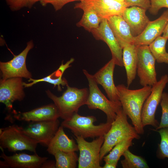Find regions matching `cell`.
Masks as SVG:
<instances>
[{
	"instance_id": "12",
	"label": "cell",
	"mask_w": 168,
	"mask_h": 168,
	"mask_svg": "<svg viewBox=\"0 0 168 168\" xmlns=\"http://www.w3.org/2000/svg\"><path fill=\"white\" fill-rule=\"evenodd\" d=\"M88 8L95 11L102 19L114 15L122 16L127 7L124 2L115 0H82L76 3L75 9Z\"/></svg>"
},
{
	"instance_id": "26",
	"label": "cell",
	"mask_w": 168,
	"mask_h": 168,
	"mask_svg": "<svg viewBox=\"0 0 168 168\" xmlns=\"http://www.w3.org/2000/svg\"><path fill=\"white\" fill-rule=\"evenodd\" d=\"M133 138L125 139L116 144L110 152L109 153L104 157L103 160L105 162L113 163L117 165L118 162L125 151L133 145Z\"/></svg>"
},
{
	"instance_id": "39",
	"label": "cell",
	"mask_w": 168,
	"mask_h": 168,
	"mask_svg": "<svg viewBox=\"0 0 168 168\" xmlns=\"http://www.w3.org/2000/svg\"><path fill=\"white\" fill-rule=\"evenodd\" d=\"M115 1H117L121 2H124V0H115Z\"/></svg>"
},
{
	"instance_id": "19",
	"label": "cell",
	"mask_w": 168,
	"mask_h": 168,
	"mask_svg": "<svg viewBox=\"0 0 168 168\" xmlns=\"http://www.w3.org/2000/svg\"><path fill=\"white\" fill-rule=\"evenodd\" d=\"M14 114L13 117L17 120L31 122L54 120L60 117L58 109L54 104L44 105L30 111L16 112Z\"/></svg>"
},
{
	"instance_id": "4",
	"label": "cell",
	"mask_w": 168,
	"mask_h": 168,
	"mask_svg": "<svg viewBox=\"0 0 168 168\" xmlns=\"http://www.w3.org/2000/svg\"><path fill=\"white\" fill-rule=\"evenodd\" d=\"M93 116H82L75 113L61 123V126L70 130L75 136L84 138H94L104 136L110 129L112 123L107 122L98 125L94 123L96 121Z\"/></svg>"
},
{
	"instance_id": "6",
	"label": "cell",
	"mask_w": 168,
	"mask_h": 168,
	"mask_svg": "<svg viewBox=\"0 0 168 168\" xmlns=\"http://www.w3.org/2000/svg\"><path fill=\"white\" fill-rule=\"evenodd\" d=\"M38 143L25 134L23 128L13 125L0 129V147L11 152L27 150L36 153Z\"/></svg>"
},
{
	"instance_id": "40",
	"label": "cell",
	"mask_w": 168,
	"mask_h": 168,
	"mask_svg": "<svg viewBox=\"0 0 168 168\" xmlns=\"http://www.w3.org/2000/svg\"></svg>"
},
{
	"instance_id": "24",
	"label": "cell",
	"mask_w": 168,
	"mask_h": 168,
	"mask_svg": "<svg viewBox=\"0 0 168 168\" xmlns=\"http://www.w3.org/2000/svg\"><path fill=\"white\" fill-rule=\"evenodd\" d=\"M81 9L83 11V13L81 20L77 23V26L82 27L91 32L97 29L103 19L92 9L86 7H82Z\"/></svg>"
},
{
	"instance_id": "16",
	"label": "cell",
	"mask_w": 168,
	"mask_h": 168,
	"mask_svg": "<svg viewBox=\"0 0 168 168\" xmlns=\"http://www.w3.org/2000/svg\"><path fill=\"white\" fill-rule=\"evenodd\" d=\"M115 65L112 58L93 75L97 84L103 87L109 99L117 102L120 101L118 91L114 84L113 78Z\"/></svg>"
},
{
	"instance_id": "11",
	"label": "cell",
	"mask_w": 168,
	"mask_h": 168,
	"mask_svg": "<svg viewBox=\"0 0 168 168\" xmlns=\"http://www.w3.org/2000/svg\"><path fill=\"white\" fill-rule=\"evenodd\" d=\"M60 124L58 119L32 122L26 128L24 133L38 143L48 146L57 131Z\"/></svg>"
},
{
	"instance_id": "5",
	"label": "cell",
	"mask_w": 168,
	"mask_h": 168,
	"mask_svg": "<svg viewBox=\"0 0 168 168\" xmlns=\"http://www.w3.org/2000/svg\"><path fill=\"white\" fill-rule=\"evenodd\" d=\"M83 72L89 86V95L86 105L90 109H99L102 111L106 116V121L112 123L117 113L122 107L120 102L113 101L107 99L99 88L93 75L85 69L83 70Z\"/></svg>"
},
{
	"instance_id": "7",
	"label": "cell",
	"mask_w": 168,
	"mask_h": 168,
	"mask_svg": "<svg viewBox=\"0 0 168 168\" xmlns=\"http://www.w3.org/2000/svg\"><path fill=\"white\" fill-rule=\"evenodd\" d=\"M80 154L79 168H102L100 164V153L104 141V136L89 142L81 136H75Z\"/></svg>"
},
{
	"instance_id": "38",
	"label": "cell",
	"mask_w": 168,
	"mask_h": 168,
	"mask_svg": "<svg viewBox=\"0 0 168 168\" xmlns=\"http://www.w3.org/2000/svg\"><path fill=\"white\" fill-rule=\"evenodd\" d=\"M162 36L168 39V21L163 32Z\"/></svg>"
},
{
	"instance_id": "9",
	"label": "cell",
	"mask_w": 168,
	"mask_h": 168,
	"mask_svg": "<svg viewBox=\"0 0 168 168\" xmlns=\"http://www.w3.org/2000/svg\"><path fill=\"white\" fill-rule=\"evenodd\" d=\"M137 73L140 85L152 86L157 82L155 68V59L148 45L137 46Z\"/></svg>"
},
{
	"instance_id": "8",
	"label": "cell",
	"mask_w": 168,
	"mask_h": 168,
	"mask_svg": "<svg viewBox=\"0 0 168 168\" xmlns=\"http://www.w3.org/2000/svg\"><path fill=\"white\" fill-rule=\"evenodd\" d=\"M168 82V75L166 74L152 86L151 92L146 100L142 111L141 120L144 127L151 125L156 128L158 127L159 124L155 119V113Z\"/></svg>"
},
{
	"instance_id": "21",
	"label": "cell",
	"mask_w": 168,
	"mask_h": 168,
	"mask_svg": "<svg viewBox=\"0 0 168 168\" xmlns=\"http://www.w3.org/2000/svg\"><path fill=\"white\" fill-rule=\"evenodd\" d=\"M63 127L59 126L56 133L47 146V151L50 154L54 155L58 151L66 152L77 151V144L72 138L70 139L65 134Z\"/></svg>"
},
{
	"instance_id": "30",
	"label": "cell",
	"mask_w": 168,
	"mask_h": 168,
	"mask_svg": "<svg viewBox=\"0 0 168 168\" xmlns=\"http://www.w3.org/2000/svg\"><path fill=\"white\" fill-rule=\"evenodd\" d=\"M160 104L161 108L162 114L160 122L156 130L168 128V93H163Z\"/></svg>"
},
{
	"instance_id": "18",
	"label": "cell",
	"mask_w": 168,
	"mask_h": 168,
	"mask_svg": "<svg viewBox=\"0 0 168 168\" xmlns=\"http://www.w3.org/2000/svg\"><path fill=\"white\" fill-rule=\"evenodd\" d=\"M146 10L141 7L134 6L126 7L122 14L134 37L141 34L150 21L146 15Z\"/></svg>"
},
{
	"instance_id": "17",
	"label": "cell",
	"mask_w": 168,
	"mask_h": 168,
	"mask_svg": "<svg viewBox=\"0 0 168 168\" xmlns=\"http://www.w3.org/2000/svg\"><path fill=\"white\" fill-rule=\"evenodd\" d=\"M168 21V9L156 20L150 21L139 35L135 37L133 44L137 46L149 45L163 33Z\"/></svg>"
},
{
	"instance_id": "25",
	"label": "cell",
	"mask_w": 168,
	"mask_h": 168,
	"mask_svg": "<svg viewBox=\"0 0 168 168\" xmlns=\"http://www.w3.org/2000/svg\"><path fill=\"white\" fill-rule=\"evenodd\" d=\"M168 39L162 36L157 38L149 45L150 51L158 63L168 64V53L166 50V45Z\"/></svg>"
},
{
	"instance_id": "10",
	"label": "cell",
	"mask_w": 168,
	"mask_h": 168,
	"mask_svg": "<svg viewBox=\"0 0 168 168\" xmlns=\"http://www.w3.org/2000/svg\"><path fill=\"white\" fill-rule=\"evenodd\" d=\"M33 47V42L30 40L27 42L25 49L18 55H14L12 60L5 62H0L1 79L6 80L16 77L28 79L32 78L31 73L26 68V60L29 52Z\"/></svg>"
},
{
	"instance_id": "3",
	"label": "cell",
	"mask_w": 168,
	"mask_h": 168,
	"mask_svg": "<svg viewBox=\"0 0 168 168\" xmlns=\"http://www.w3.org/2000/svg\"><path fill=\"white\" fill-rule=\"evenodd\" d=\"M62 95L58 97L49 90L46 91L48 97L57 107L60 117L63 120L68 119L77 113L82 106L86 105L89 95V89L70 87L68 84Z\"/></svg>"
},
{
	"instance_id": "33",
	"label": "cell",
	"mask_w": 168,
	"mask_h": 168,
	"mask_svg": "<svg viewBox=\"0 0 168 168\" xmlns=\"http://www.w3.org/2000/svg\"><path fill=\"white\" fill-rule=\"evenodd\" d=\"M124 2L127 7L136 6L147 10L151 6V0H124Z\"/></svg>"
},
{
	"instance_id": "27",
	"label": "cell",
	"mask_w": 168,
	"mask_h": 168,
	"mask_svg": "<svg viewBox=\"0 0 168 168\" xmlns=\"http://www.w3.org/2000/svg\"><path fill=\"white\" fill-rule=\"evenodd\" d=\"M55 157L56 168H75L78 157L75 152L58 151L53 155Z\"/></svg>"
},
{
	"instance_id": "31",
	"label": "cell",
	"mask_w": 168,
	"mask_h": 168,
	"mask_svg": "<svg viewBox=\"0 0 168 168\" xmlns=\"http://www.w3.org/2000/svg\"><path fill=\"white\" fill-rule=\"evenodd\" d=\"M163 7L168 8V0H151V6L148 10L151 14L156 15Z\"/></svg>"
},
{
	"instance_id": "37",
	"label": "cell",
	"mask_w": 168,
	"mask_h": 168,
	"mask_svg": "<svg viewBox=\"0 0 168 168\" xmlns=\"http://www.w3.org/2000/svg\"><path fill=\"white\" fill-rule=\"evenodd\" d=\"M117 166V165L115 164L109 163L105 162V164L102 167L103 168H116Z\"/></svg>"
},
{
	"instance_id": "34",
	"label": "cell",
	"mask_w": 168,
	"mask_h": 168,
	"mask_svg": "<svg viewBox=\"0 0 168 168\" xmlns=\"http://www.w3.org/2000/svg\"><path fill=\"white\" fill-rule=\"evenodd\" d=\"M11 10L17 11L27 7L28 0H5Z\"/></svg>"
},
{
	"instance_id": "29",
	"label": "cell",
	"mask_w": 168,
	"mask_h": 168,
	"mask_svg": "<svg viewBox=\"0 0 168 168\" xmlns=\"http://www.w3.org/2000/svg\"><path fill=\"white\" fill-rule=\"evenodd\" d=\"M161 136V141L158 145V155L159 158H168V128L156 130Z\"/></svg>"
},
{
	"instance_id": "32",
	"label": "cell",
	"mask_w": 168,
	"mask_h": 168,
	"mask_svg": "<svg viewBox=\"0 0 168 168\" xmlns=\"http://www.w3.org/2000/svg\"><path fill=\"white\" fill-rule=\"evenodd\" d=\"M77 1H80L81 0H42L40 2L43 6H45L49 4H51L55 10L57 11L62 9L66 4Z\"/></svg>"
},
{
	"instance_id": "28",
	"label": "cell",
	"mask_w": 168,
	"mask_h": 168,
	"mask_svg": "<svg viewBox=\"0 0 168 168\" xmlns=\"http://www.w3.org/2000/svg\"><path fill=\"white\" fill-rule=\"evenodd\" d=\"M124 159L121 161L123 168H148L146 161L141 156L136 155L127 149L123 155Z\"/></svg>"
},
{
	"instance_id": "14",
	"label": "cell",
	"mask_w": 168,
	"mask_h": 168,
	"mask_svg": "<svg viewBox=\"0 0 168 168\" xmlns=\"http://www.w3.org/2000/svg\"><path fill=\"white\" fill-rule=\"evenodd\" d=\"M91 32L96 40H101L107 44L115 65L123 67V49L115 37L107 19H103L99 27Z\"/></svg>"
},
{
	"instance_id": "36",
	"label": "cell",
	"mask_w": 168,
	"mask_h": 168,
	"mask_svg": "<svg viewBox=\"0 0 168 168\" xmlns=\"http://www.w3.org/2000/svg\"><path fill=\"white\" fill-rule=\"evenodd\" d=\"M42 0H28L27 7L29 8H32L33 5L38 1L40 2Z\"/></svg>"
},
{
	"instance_id": "15",
	"label": "cell",
	"mask_w": 168,
	"mask_h": 168,
	"mask_svg": "<svg viewBox=\"0 0 168 168\" xmlns=\"http://www.w3.org/2000/svg\"><path fill=\"white\" fill-rule=\"evenodd\" d=\"M2 153L0 156L3 161H0V168H40L48 158L41 157L37 153L31 155L24 153H16L8 156L0 147Z\"/></svg>"
},
{
	"instance_id": "20",
	"label": "cell",
	"mask_w": 168,
	"mask_h": 168,
	"mask_svg": "<svg viewBox=\"0 0 168 168\" xmlns=\"http://www.w3.org/2000/svg\"><path fill=\"white\" fill-rule=\"evenodd\" d=\"M108 24L121 47L126 44L134 43L135 37L122 16L114 15L107 19Z\"/></svg>"
},
{
	"instance_id": "1",
	"label": "cell",
	"mask_w": 168,
	"mask_h": 168,
	"mask_svg": "<svg viewBox=\"0 0 168 168\" xmlns=\"http://www.w3.org/2000/svg\"><path fill=\"white\" fill-rule=\"evenodd\" d=\"M117 86L119 100L122 109L131 120L139 134L144 132L141 120V114L144 104L151 92L152 86H147L140 89L131 90L123 84Z\"/></svg>"
},
{
	"instance_id": "35",
	"label": "cell",
	"mask_w": 168,
	"mask_h": 168,
	"mask_svg": "<svg viewBox=\"0 0 168 168\" xmlns=\"http://www.w3.org/2000/svg\"><path fill=\"white\" fill-rule=\"evenodd\" d=\"M40 168H56V162L47 160L41 165Z\"/></svg>"
},
{
	"instance_id": "2",
	"label": "cell",
	"mask_w": 168,
	"mask_h": 168,
	"mask_svg": "<svg viewBox=\"0 0 168 168\" xmlns=\"http://www.w3.org/2000/svg\"><path fill=\"white\" fill-rule=\"evenodd\" d=\"M127 116L122 107L117 113L116 118L112 123L110 129L104 136V141L100 153V162L104 156L121 141L128 138H140V134L134 126L128 123Z\"/></svg>"
},
{
	"instance_id": "13",
	"label": "cell",
	"mask_w": 168,
	"mask_h": 168,
	"mask_svg": "<svg viewBox=\"0 0 168 168\" xmlns=\"http://www.w3.org/2000/svg\"><path fill=\"white\" fill-rule=\"evenodd\" d=\"M22 78L1 79L0 82V102L4 104L7 109L11 111L12 104L16 100H22L25 96Z\"/></svg>"
},
{
	"instance_id": "23",
	"label": "cell",
	"mask_w": 168,
	"mask_h": 168,
	"mask_svg": "<svg viewBox=\"0 0 168 168\" xmlns=\"http://www.w3.org/2000/svg\"><path fill=\"white\" fill-rule=\"evenodd\" d=\"M74 60V58H72L64 64L62 62L56 71L45 77L38 79H33L32 78L29 79L28 81L31 82L29 83L23 82V85L24 87H30L40 82H46L53 85L54 87L57 86L58 90L61 91V86H64L68 84L67 80L65 79L62 78V75L65 71L71 66L70 64L72 63Z\"/></svg>"
},
{
	"instance_id": "22",
	"label": "cell",
	"mask_w": 168,
	"mask_h": 168,
	"mask_svg": "<svg viewBox=\"0 0 168 168\" xmlns=\"http://www.w3.org/2000/svg\"><path fill=\"white\" fill-rule=\"evenodd\" d=\"M123 60L126 74L127 87L128 88L137 74V46L133 44L125 45L123 48Z\"/></svg>"
}]
</instances>
